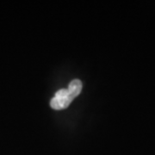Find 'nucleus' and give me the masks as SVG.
<instances>
[{
	"mask_svg": "<svg viewBox=\"0 0 155 155\" xmlns=\"http://www.w3.org/2000/svg\"><path fill=\"white\" fill-rule=\"evenodd\" d=\"M72 101V97L69 96L67 89H61L56 92L54 97L51 99L50 106L54 110H63L70 105Z\"/></svg>",
	"mask_w": 155,
	"mask_h": 155,
	"instance_id": "1",
	"label": "nucleus"
},
{
	"mask_svg": "<svg viewBox=\"0 0 155 155\" xmlns=\"http://www.w3.org/2000/svg\"><path fill=\"white\" fill-rule=\"evenodd\" d=\"M81 90H82V83L78 79L72 80V82L70 83V84H69L68 89H67L69 96L72 97V100L79 95V93L81 92Z\"/></svg>",
	"mask_w": 155,
	"mask_h": 155,
	"instance_id": "2",
	"label": "nucleus"
}]
</instances>
